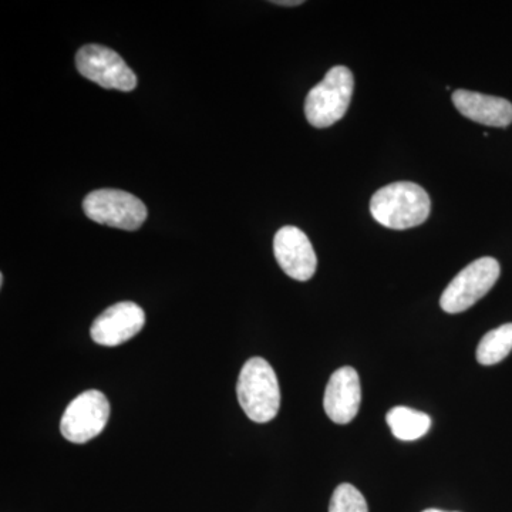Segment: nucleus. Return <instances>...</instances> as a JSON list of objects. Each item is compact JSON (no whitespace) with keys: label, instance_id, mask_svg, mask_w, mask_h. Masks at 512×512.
Segmentation results:
<instances>
[{"label":"nucleus","instance_id":"nucleus-1","mask_svg":"<svg viewBox=\"0 0 512 512\" xmlns=\"http://www.w3.org/2000/svg\"><path fill=\"white\" fill-rule=\"evenodd\" d=\"M429 194L414 183H393L380 188L370 200V212L380 225L390 229L419 227L430 217Z\"/></svg>","mask_w":512,"mask_h":512},{"label":"nucleus","instance_id":"nucleus-2","mask_svg":"<svg viewBox=\"0 0 512 512\" xmlns=\"http://www.w3.org/2000/svg\"><path fill=\"white\" fill-rule=\"evenodd\" d=\"M237 397L242 410L255 423L274 420L281 409V387L274 367L252 357L239 373Z\"/></svg>","mask_w":512,"mask_h":512},{"label":"nucleus","instance_id":"nucleus-3","mask_svg":"<svg viewBox=\"0 0 512 512\" xmlns=\"http://www.w3.org/2000/svg\"><path fill=\"white\" fill-rule=\"evenodd\" d=\"M355 79L348 67L335 66L309 92L305 116L316 128H326L343 119L352 101Z\"/></svg>","mask_w":512,"mask_h":512},{"label":"nucleus","instance_id":"nucleus-4","mask_svg":"<svg viewBox=\"0 0 512 512\" xmlns=\"http://www.w3.org/2000/svg\"><path fill=\"white\" fill-rule=\"evenodd\" d=\"M84 214L97 224L137 231L147 220L144 202L130 192L103 188L90 192L83 201Z\"/></svg>","mask_w":512,"mask_h":512},{"label":"nucleus","instance_id":"nucleus-5","mask_svg":"<svg viewBox=\"0 0 512 512\" xmlns=\"http://www.w3.org/2000/svg\"><path fill=\"white\" fill-rule=\"evenodd\" d=\"M497 259L484 256L466 266L447 286L440 299L441 309L447 313L466 312L484 298L500 278Z\"/></svg>","mask_w":512,"mask_h":512},{"label":"nucleus","instance_id":"nucleus-6","mask_svg":"<svg viewBox=\"0 0 512 512\" xmlns=\"http://www.w3.org/2000/svg\"><path fill=\"white\" fill-rule=\"evenodd\" d=\"M110 419V403L99 390H87L64 410L60 433L67 441L84 444L99 436Z\"/></svg>","mask_w":512,"mask_h":512},{"label":"nucleus","instance_id":"nucleus-7","mask_svg":"<svg viewBox=\"0 0 512 512\" xmlns=\"http://www.w3.org/2000/svg\"><path fill=\"white\" fill-rule=\"evenodd\" d=\"M76 67L79 73L103 89L131 92L136 89L137 77L123 57L109 47L87 45L77 52Z\"/></svg>","mask_w":512,"mask_h":512},{"label":"nucleus","instance_id":"nucleus-8","mask_svg":"<svg viewBox=\"0 0 512 512\" xmlns=\"http://www.w3.org/2000/svg\"><path fill=\"white\" fill-rule=\"evenodd\" d=\"M146 325V313L134 302L110 306L94 320L90 336L97 345L114 348L133 339Z\"/></svg>","mask_w":512,"mask_h":512},{"label":"nucleus","instance_id":"nucleus-9","mask_svg":"<svg viewBox=\"0 0 512 512\" xmlns=\"http://www.w3.org/2000/svg\"><path fill=\"white\" fill-rule=\"evenodd\" d=\"M276 262L289 278L306 282L315 275L318 258L305 232L296 227H284L274 239Z\"/></svg>","mask_w":512,"mask_h":512},{"label":"nucleus","instance_id":"nucleus-10","mask_svg":"<svg viewBox=\"0 0 512 512\" xmlns=\"http://www.w3.org/2000/svg\"><path fill=\"white\" fill-rule=\"evenodd\" d=\"M362 403V386L353 367L345 366L333 372L326 386L323 407L330 420L348 424L359 413Z\"/></svg>","mask_w":512,"mask_h":512},{"label":"nucleus","instance_id":"nucleus-11","mask_svg":"<svg viewBox=\"0 0 512 512\" xmlns=\"http://www.w3.org/2000/svg\"><path fill=\"white\" fill-rule=\"evenodd\" d=\"M451 99L456 109L468 120L500 128L508 127L512 123V104L501 97L457 90Z\"/></svg>","mask_w":512,"mask_h":512},{"label":"nucleus","instance_id":"nucleus-12","mask_svg":"<svg viewBox=\"0 0 512 512\" xmlns=\"http://www.w3.org/2000/svg\"><path fill=\"white\" fill-rule=\"evenodd\" d=\"M386 421L393 436L402 441L419 440L429 433L431 427L429 414L404 406L393 407L387 413Z\"/></svg>","mask_w":512,"mask_h":512},{"label":"nucleus","instance_id":"nucleus-13","mask_svg":"<svg viewBox=\"0 0 512 512\" xmlns=\"http://www.w3.org/2000/svg\"><path fill=\"white\" fill-rule=\"evenodd\" d=\"M512 350V323L491 330L481 339L477 348V360L480 365L493 366L503 362Z\"/></svg>","mask_w":512,"mask_h":512},{"label":"nucleus","instance_id":"nucleus-14","mask_svg":"<svg viewBox=\"0 0 512 512\" xmlns=\"http://www.w3.org/2000/svg\"><path fill=\"white\" fill-rule=\"evenodd\" d=\"M329 512H369L363 494L352 484H340L329 504Z\"/></svg>","mask_w":512,"mask_h":512},{"label":"nucleus","instance_id":"nucleus-15","mask_svg":"<svg viewBox=\"0 0 512 512\" xmlns=\"http://www.w3.org/2000/svg\"><path fill=\"white\" fill-rule=\"evenodd\" d=\"M279 6H299L302 5V0H278V2H272Z\"/></svg>","mask_w":512,"mask_h":512},{"label":"nucleus","instance_id":"nucleus-16","mask_svg":"<svg viewBox=\"0 0 512 512\" xmlns=\"http://www.w3.org/2000/svg\"><path fill=\"white\" fill-rule=\"evenodd\" d=\"M423 512H447V511H441V510H434V508H430V510H426Z\"/></svg>","mask_w":512,"mask_h":512}]
</instances>
